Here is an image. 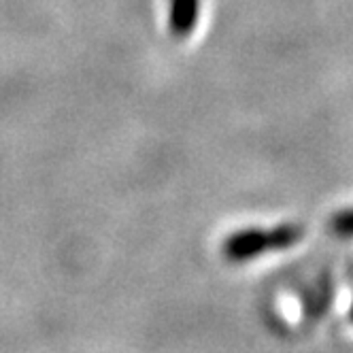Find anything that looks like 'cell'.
Wrapping results in <instances>:
<instances>
[{
	"label": "cell",
	"instance_id": "cell-4",
	"mask_svg": "<svg viewBox=\"0 0 353 353\" xmlns=\"http://www.w3.org/2000/svg\"><path fill=\"white\" fill-rule=\"evenodd\" d=\"M349 321L353 323V305H351V309H349Z\"/></svg>",
	"mask_w": 353,
	"mask_h": 353
},
{
	"label": "cell",
	"instance_id": "cell-1",
	"mask_svg": "<svg viewBox=\"0 0 353 353\" xmlns=\"http://www.w3.org/2000/svg\"><path fill=\"white\" fill-rule=\"evenodd\" d=\"M305 239V225L300 223H276L270 228H241L228 234L221 243V256L232 264H245L258 260L274 251L296 247Z\"/></svg>",
	"mask_w": 353,
	"mask_h": 353
},
{
	"label": "cell",
	"instance_id": "cell-2",
	"mask_svg": "<svg viewBox=\"0 0 353 353\" xmlns=\"http://www.w3.org/2000/svg\"><path fill=\"white\" fill-rule=\"evenodd\" d=\"M200 19V0H170L168 28L174 39H188Z\"/></svg>",
	"mask_w": 353,
	"mask_h": 353
},
{
	"label": "cell",
	"instance_id": "cell-3",
	"mask_svg": "<svg viewBox=\"0 0 353 353\" xmlns=\"http://www.w3.org/2000/svg\"><path fill=\"white\" fill-rule=\"evenodd\" d=\"M327 228H330V232H332L334 236L353 239V207L334 213V215L330 217V223H327Z\"/></svg>",
	"mask_w": 353,
	"mask_h": 353
}]
</instances>
